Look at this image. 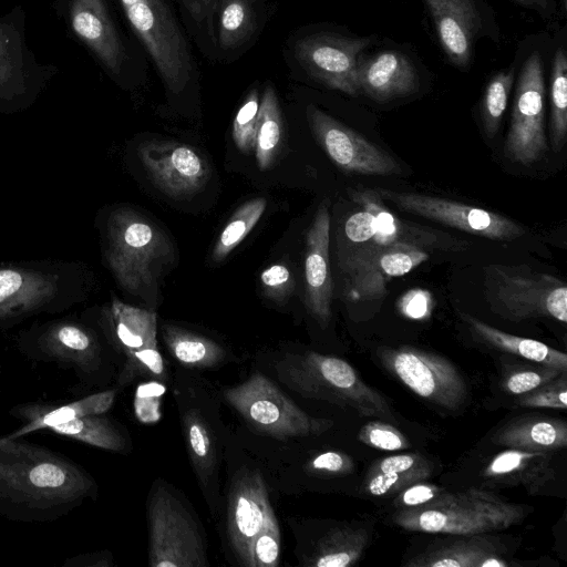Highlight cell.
Wrapping results in <instances>:
<instances>
[{
	"label": "cell",
	"instance_id": "1",
	"mask_svg": "<svg viewBox=\"0 0 567 567\" xmlns=\"http://www.w3.org/2000/svg\"><path fill=\"white\" fill-rule=\"evenodd\" d=\"M94 482L78 465L24 441L0 444V504L32 518L80 503Z\"/></svg>",
	"mask_w": 567,
	"mask_h": 567
},
{
	"label": "cell",
	"instance_id": "2",
	"mask_svg": "<svg viewBox=\"0 0 567 567\" xmlns=\"http://www.w3.org/2000/svg\"><path fill=\"white\" fill-rule=\"evenodd\" d=\"M525 506L508 503L497 495L471 488L444 492L427 506L401 508L393 520L403 529L431 534L481 535L506 529L520 522Z\"/></svg>",
	"mask_w": 567,
	"mask_h": 567
},
{
	"label": "cell",
	"instance_id": "3",
	"mask_svg": "<svg viewBox=\"0 0 567 567\" xmlns=\"http://www.w3.org/2000/svg\"><path fill=\"white\" fill-rule=\"evenodd\" d=\"M109 262L120 285L148 299L172 259L167 236L133 209L116 210L109 221Z\"/></svg>",
	"mask_w": 567,
	"mask_h": 567
},
{
	"label": "cell",
	"instance_id": "4",
	"mask_svg": "<svg viewBox=\"0 0 567 567\" xmlns=\"http://www.w3.org/2000/svg\"><path fill=\"white\" fill-rule=\"evenodd\" d=\"M282 381L300 395L350 408L363 416L394 420L385 399L344 360L308 351L279 363Z\"/></svg>",
	"mask_w": 567,
	"mask_h": 567
},
{
	"label": "cell",
	"instance_id": "5",
	"mask_svg": "<svg viewBox=\"0 0 567 567\" xmlns=\"http://www.w3.org/2000/svg\"><path fill=\"white\" fill-rule=\"evenodd\" d=\"M483 269L485 299L494 313L514 322L535 318L567 322V286L559 278L527 266Z\"/></svg>",
	"mask_w": 567,
	"mask_h": 567
},
{
	"label": "cell",
	"instance_id": "6",
	"mask_svg": "<svg viewBox=\"0 0 567 567\" xmlns=\"http://www.w3.org/2000/svg\"><path fill=\"white\" fill-rule=\"evenodd\" d=\"M225 400L258 432L277 439L319 435L333 422L303 412L260 373L223 391Z\"/></svg>",
	"mask_w": 567,
	"mask_h": 567
},
{
	"label": "cell",
	"instance_id": "7",
	"mask_svg": "<svg viewBox=\"0 0 567 567\" xmlns=\"http://www.w3.org/2000/svg\"><path fill=\"white\" fill-rule=\"evenodd\" d=\"M133 30L150 53L166 87L182 92L190 80L186 40L164 0H120Z\"/></svg>",
	"mask_w": 567,
	"mask_h": 567
},
{
	"label": "cell",
	"instance_id": "8",
	"mask_svg": "<svg viewBox=\"0 0 567 567\" xmlns=\"http://www.w3.org/2000/svg\"><path fill=\"white\" fill-rule=\"evenodd\" d=\"M383 367L420 398L445 410L461 409L467 400V385L452 362L435 353L412 347L379 351Z\"/></svg>",
	"mask_w": 567,
	"mask_h": 567
},
{
	"label": "cell",
	"instance_id": "9",
	"mask_svg": "<svg viewBox=\"0 0 567 567\" xmlns=\"http://www.w3.org/2000/svg\"><path fill=\"white\" fill-rule=\"evenodd\" d=\"M151 567L207 565L202 537L188 512L169 492L154 491L148 506Z\"/></svg>",
	"mask_w": 567,
	"mask_h": 567
},
{
	"label": "cell",
	"instance_id": "10",
	"mask_svg": "<svg viewBox=\"0 0 567 567\" xmlns=\"http://www.w3.org/2000/svg\"><path fill=\"white\" fill-rule=\"evenodd\" d=\"M544 114V68L542 58L534 52L525 61L516 86L504 144V154L509 161L528 166L543 157L547 148Z\"/></svg>",
	"mask_w": 567,
	"mask_h": 567
},
{
	"label": "cell",
	"instance_id": "11",
	"mask_svg": "<svg viewBox=\"0 0 567 567\" xmlns=\"http://www.w3.org/2000/svg\"><path fill=\"white\" fill-rule=\"evenodd\" d=\"M399 209L493 240H514L525 235L516 221L491 210L416 193L374 188Z\"/></svg>",
	"mask_w": 567,
	"mask_h": 567
},
{
	"label": "cell",
	"instance_id": "12",
	"mask_svg": "<svg viewBox=\"0 0 567 567\" xmlns=\"http://www.w3.org/2000/svg\"><path fill=\"white\" fill-rule=\"evenodd\" d=\"M311 132L329 158L342 171L361 175H394L399 163L385 151L315 105L307 107Z\"/></svg>",
	"mask_w": 567,
	"mask_h": 567
},
{
	"label": "cell",
	"instance_id": "13",
	"mask_svg": "<svg viewBox=\"0 0 567 567\" xmlns=\"http://www.w3.org/2000/svg\"><path fill=\"white\" fill-rule=\"evenodd\" d=\"M370 42L371 38L317 33L298 40L295 54L312 79L330 89L355 95L359 93L360 55Z\"/></svg>",
	"mask_w": 567,
	"mask_h": 567
},
{
	"label": "cell",
	"instance_id": "14",
	"mask_svg": "<svg viewBox=\"0 0 567 567\" xmlns=\"http://www.w3.org/2000/svg\"><path fill=\"white\" fill-rule=\"evenodd\" d=\"M272 528L279 525L261 475L257 472L240 474L229 493L227 535L241 565L251 567L254 542Z\"/></svg>",
	"mask_w": 567,
	"mask_h": 567
},
{
	"label": "cell",
	"instance_id": "15",
	"mask_svg": "<svg viewBox=\"0 0 567 567\" xmlns=\"http://www.w3.org/2000/svg\"><path fill=\"white\" fill-rule=\"evenodd\" d=\"M138 157L153 184L172 198L197 194L210 177L206 161L186 144L145 142L138 147Z\"/></svg>",
	"mask_w": 567,
	"mask_h": 567
},
{
	"label": "cell",
	"instance_id": "16",
	"mask_svg": "<svg viewBox=\"0 0 567 567\" xmlns=\"http://www.w3.org/2000/svg\"><path fill=\"white\" fill-rule=\"evenodd\" d=\"M427 258L429 254L415 245L395 243L339 260L341 270L350 278L351 296L371 300L384 296L389 280L410 272Z\"/></svg>",
	"mask_w": 567,
	"mask_h": 567
},
{
	"label": "cell",
	"instance_id": "17",
	"mask_svg": "<svg viewBox=\"0 0 567 567\" xmlns=\"http://www.w3.org/2000/svg\"><path fill=\"white\" fill-rule=\"evenodd\" d=\"M330 214L322 202L307 231L305 250V292L310 315L326 327L331 318L333 282L329 262Z\"/></svg>",
	"mask_w": 567,
	"mask_h": 567
},
{
	"label": "cell",
	"instance_id": "18",
	"mask_svg": "<svg viewBox=\"0 0 567 567\" xmlns=\"http://www.w3.org/2000/svg\"><path fill=\"white\" fill-rule=\"evenodd\" d=\"M61 277L42 270L0 269V323L51 306Z\"/></svg>",
	"mask_w": 567,
	"mask_h": 567
},
{
	"label": "cell",
	"instance_id": "19",
	"mask_svg": "<svg viewBox=\"0 0 567 567\" xmlns=\"http://www.w3.org/2000/svg\"><path fill=\"white\" fill-rule=\"evenodd\" d=\"M359 91L377 102L406 96L419 89L417 72L412 62L395 51L379 52L359 60Z\"/></svg>",
	"mask_w": 567,
	"mask_h": 567
},
{
	"label": "cell",
	"instance_id": "20",
	"mask_svg": "<svg viewBox=\"0 0 567 567\" xmlns=\"http://www.w3.org/2000/svg\"><path fill=\"white\" fill-rule=\"evenodd\" d=\"M449 60L464 68L473 53L478 16L472 0H424Z\"/></svg>",
	"mask_w": 567,
	"mask_h": 567
},
{
	"label": "cell",
	"instance_id": "21",
	"mask_svg": "<svg viewBox=\"0 0 567 567\" xmlns=\"http://www.w3.org/2000/svg\"><path fill=\"white\" fill-rule=\"evenodd\" d=\"M555 452L506 447L484 466L483 478L492 485L523 486L530 494L539 493L554 478Z\"/></svg>",
	"mask_w": 567,
	"mask_h": 567
},
{
	"label": "cell",
	"instance_id": "22",
	"mask_svg": "<svg viewBox=\"0 0 567 567\" xmlns=\"http://www.w3.org/2000/svg\"><path fill=\"white\" fill-rule=\"evenodd\" d=\"M70 18L76 35L110 71L118 73L124 51L103 0H72Z\"/></svg>",
	"mask_w": 567,
	"mask_h": 567
},
{
	"label": "cell",
	"instance_id": "23",
	"mask_svg": "<svg viewBox=\"0 0 567 567\" xmlns=\"http://www.w3.org/2000/svg\"><path fill=\"white\" fill-rule=\"evenodd\" d=\"M458 538L427 548L406 561L410 567H508L502 548L487 537L456 535Z\"/></svg>",
	"mask_w": 567,
	"mask_h": 567
},
{
	"label": "cell",
	"instance_id": "24",
	"mask_svg": "<svg viewBox=\"0 0 567 567\" xmlns=\"http://www.w3.org/2000/svg\"><path fill=\"white\" fill-rule=\"evenodd\" d=\"M45 357L69 363L83 372H92L100 364V347L94 336L78 324L56 323L48 328L38 340Z\"/></svg>",
	"mask_w": 567,
	"mask_h": 567
},
{
	"label": "cell",
	"instance_id": "25",
	"mask_svg": "<svg viewBox=\"0 0 567 567\" xmlns=\"http://www.w3.org/2000/svg\"><path fill=\"white\" fill-rule=\"evenodd\" d=\"M107 321L113 343L125 355V361L143 350L157 348L154 311L114 299Z\"/></svg>",
	"mask_w": 567,
	"mask_h": 567
},
{
	"label": "cell",
	"instance_id": "26",
	"mask_svg": "<svg viewBox=\"0 0 567 567\" xmlns=\"http://www.w3.org/2000/svg\"><path fill=\"white\" fill-rule=\"evenodd\" d=\"M492 441L509 449L558 451L567 445V425L545 416L518 419L496 431Z\"/></svg>",
	"mask_w": 567,
	"mask_h": 567
},
{
	"label": "cell",
	"instance_id": "27",
	"mask_svg": "<svg viewBox=\"0 0 567 567\" xmlns=\"http://www.w3.org/2000/svg\"><path fill=\"white\" fill-rule=\"evenodd\" d=\"M116 395L115 390L99 392L74 402L60 406H45L39 404L18 408V413L28 420L25 426L18 432L0 439V444L28 434L31 431L50 429L78 416L104 414L111 409Z\"/></svg>",
	"mask_w": 567,
	"mask_h": 567
},
{
	"label": "cell",
	"instance_id": "28",
	"mask_svg": "<svg viewBox=\"0 0 567 567\" xmlns=\"http://www.w3.org/2000/svg\"><path fill=\"white\" fill-rule=\"evenodd\" d=\"M431 472L427 460L420 454L390 455L369 470L364 491L372 496L394 495L413 483L425 481Z\"/></svg>",
	"mask_w": 567,
	"mask_h": 567
},
{
	"label": "cell",
	"instance_id": "29",
	"mask_svg": "<svg viewBox=\"0 0 567 567\" xmlns=\"http://www.w3.org/2000/svg\"><path fill=\"white\" fill-rule=\"evenodd\" d=\"M463 320L484 343L498 350L518 355L534 363L567 371V355L540 341L509 334L470 315L462 313Z\"/></svg>",
	"mask_w": 567,
	"mask_h": 567
},
{
	"label": "cell",
	"instance_id": "30",
	"mask_svg": "<svg viewBox=\"0 0 567 567\" xmlns=\"http://www.w3.org/2000/svg\"><path fill=\"white\" fill-rule=\"evenodd\" d=\"M368 544L364 529L352 526L336 528L319 542L316 551L308 561L316 567H349L362 556Z\"/></svg>",
	"mask_w": 567,
	"mask_h": 567
},
{
	"label": "cell",
	"instance_id": "31",
	"mask_svg": "<svg viewBox=\"0 0 567 567\" xmlns=\"http://www.w3.org/2000/svg\"><path fill=\"white\" fill-rule=\"evenodd\" d=\"M163 338L171 354L186 367L210 368L225 357L224 349L212 339L176 326H164Z\"/></svg>",
	"mask_w": 567,
	"mask_h": 567
},
{
	"label": "cell",
	"instance_id": "32",
	"mask_svg": "<svg viewBox=\"0 0 567 567\" xmlns=\"http://www.w3.org/2000/svg\"><path fill=\"white\" fill-rule=\"evenodd\" d=\"M282 136V118L278 97L271 85L262 92L255 143L256 162L260 171L268 169L279 153Z\"/></svg>",
	"mask_w": 567,
	"mask_h": 567
},
{
	"label": "cell",
	"instance_id": "33",
	"mask_svg": "<svg viewBox=\"0 0 567 567\" xmlns=\"http://www.w3.org/2000/svg\"><path fill=\"white\" fill-rule=\"evenodd\" d=\"M49 430L56 434L114 452L124 451L127 444L124 435L114 423L107 417L102 416V414L78 416Z\"/></svg>",
	"mask_w": 567,
	"mask_h": 567
},
{
	"label": "cell",
	"instance_id": "34",
	"mask_svg": "<svg viewBox=\"0 0 567 567\" xmlns=\"http://www.w3.org/2000/svg\"><path fill=\"white\" fill-rule=\"evenodd\" d=\"M349 194L354 203L375 219L377 234L360 248L361 251L406 243L403 240V224L386 208L375 189H352Z\"/></svg>",
	"mask_w": 567,
	"mask_h": 567
},
{
	"label": "cell",
	"instance_id": "35",
	"mask_svg": "<svg viewBox=\"0 0 567 567\" xmlns=\"http://www.w3.org/2000/svg\"><path fill=\"white\" fill-rule=\"evenodd\" d=\"M266 206V199L258 197L238 207L228 219L214 245L212 251L214 262L224 260L246 238L261 218Z\"/></svg>",
	"mask_w": 567,
	"mask_h": 567
},
{
	"label": "cell",
	"instance_id": "36",
	"mask_svg": "<svg viewBox=\"0 0 567 567\" xmlns=\"http://www.w3.org/2000/svg\"><path fill=\"white\" fill-rule=\"evenodd\" d=\"M255 11L250 0H221L218 19V41L224 50L246 42L255 28Z\"/></svg>",
	"mask_w": 567,
	"mask_h": 567
},
{
	"label": "cell",
	"instance_id": "37",
	"mask_svg": "<svg viewBox=\"0 0 567 567\" xmlns=\"http://www.w3.org/2000/svg\"><path fill=\"white\" fill-rule=\"evenodd\" d=\"M567 56L561 48L555 52L550 78V141L559 152L567 134Z\"/></svg>",
	"mask_w": 567,
	"mask_h": 567
},
{
	"label": "cell",
	"instance_id": "38",
	"mask_svg": "<svg viewBox=\"0 0 567 567\" xmlns=\"http://www.w3.org/2000/svg\"><path fill=\"white\" fill-rule=\"evenodd\" d=\"M184 430L192 463L202 484L206 485L216 463L209 429L197 411H188L184 415Z\"/></svg>",
	"mask_w": 567,
	"mask_h": 567
},
{
	"label": "cell",
	"instance_id": "39",
	"mask_svg": "<svg viewBox=\"0 0 567 567\" xmlns=\"http://www.w3.org/2000/svg\"><path fill=\"white\" fill-rule=\"evenodd\" d=\"M514 82V72L501 71L486 85L482 101V120L486 135L493 137L499 127Z\"/></svg>",
	"mask_w": 567,
	"mask_h": 567
},
{
	"label": "cell",
	"instance_id": "40",
	"mask_svg": "<svg viewBox=\"0 0 567 567\" xmlns=\"http://www.w3.org/2000/svg\"><path fill=\"white\" fill-rule=\"evenodd\" d=\"M259 102L258 91L250 90L233 122V140L243 153L255 148Z\"/></svg>",
	"mask_w": 567,
	"mask_h": 567
},
{
	"label": "cell",
	"instance_id": "41",
	"mask_svg": "<svg viewBox=\"0 0 567 567\" xmlns=\"http://www.w3.org/2000/svg\"><path fill=\"white\" fill-rule=\"evenodd\" d=\"M565 372L566 371L538 363L537 367L511 371L503 379L502 385L506 392L522 395L553 381Z\"/></svg>",
	"mask_w": 567,
	"mask_h": 567
},
{
	"label": "cell",
	"instance_id": "42",
	"mask_svg": "<svg viewBox=\"0 0 567 567\" xmlns=\"http://www.w3.org/2000/svg\"><path fill=\"white\" fill-rule=\"evenodd\" d=\"M359 440L382 451H401L410 446L402 432L382 421H371L363 425L359 432Z\"/></svg>",
	"mask_w": 567,
	"mask_h": 567
},
{
	"label": "cell",
	"instance_id": "43",
	"mask_svg": "<svg viewBox=\"0 0 567 567\" xmlns=\"http://www.w3.org/2000/svg\"><path fill=\"white\" fill-rule=\"evenodd\" d=\"M518 404L525 408L561 409L567 406L566 372L553 381L522 394Z\"/></svg>",
	"mask_w": 567,
	"mask_h": 567
},
{
	"label": "cell",
	"instance_id": "44",
	"mask_svg": "<svg viewBox=\"0 0 567 567\" xmlns=\"http://www.w3.org/2000/svg\"><path fill=\"white\" fill-rule=\"evenodd\" d=\"M165 386L156 381L141 383L134 394V413L144 424H154L162 416L161 404Z\"/></svg>",
	"mask_w": 567,
	"mask_h": 567
},
{
	"label": "cell",
	"instance_id": "45",
	"mask_svg": "<svg viewBox=\"0 0 567 567\" xmlns=\"http://www.w3.org/2000/svg\"><path fill=\"white\" fill-rule=\"evenodd\" d=\"M264 293L277 301L286 300L295 288V280L288 267L281 264L272 265L260 274Z\"/></svg>",
	"mask_w": 567,
	"mask_h": 567
},
{
	"label": "cell",
	"instance_id": "46",
	"mask_svg": "<svg viewBox=\"0 0 567 567\" xmlns=\"http://www.w3.org/2000/svg\"><path fill=\"white\" fill-rule=\"evenodd\" d=\"M280 555V530L272 528L264 532L254 542L251 567H276Z\"/></svg>",
	"mask_w": 567,
	"mask_h": 567
},
{
	"label": "cell",
	"instance_id": "47",
	"mask_svg": "<svg viewBox=\"0 0 567 567\" xmlns=\"http://www.w3.org/2000/svg\"><path fill=\"white\" fill-rule=\"evenodd\" d=\"M444 492L437 485L421 481L400 491L394 504L401 508L427 506L439 499Z\"/></svg>",
	"mask_w": 567,
	"mask_h": 567
},
{
	"label": "cell",
	"instance_id": "48",
	"mask_svg": "<svg viewBox=\"0 0 567 567\" xmlns=\"http://www.w3.org/2000/svg\"><path fill=\"white\" fill-rule=\"evenodd\" d=\"M352 458L341 452L327 451L308 463V470L315 473L329 475H344L353 471Z\"/></svg>",
	"mask_w": 567,
	"mask_h": 567
},
{
	"label": "cell",
	"instance_id": "49",
	"mask_svg": "<svg viewBox=\"0 0 567 567\" xmlns=\"http://www.w3.org/2000/svg\"><path fill=\"white\" fill-rule=\"evenodd\" d=\"M398 308L405 317L420 320L431 315L433 299L426 290L411 289L400 298Z\"/></svg>",
	"mask_w": 567,
	"mask_h": 567
},
{
	"label": "cell",
	"instance_id": "50",
	"mask_svg": "<svg viewBox=\"0 0 567 567\" xmlns=\"http://www.w3.org/2000/svg\"><path fill=\"white\" fill-rule=\"evenodd\" d=\"M197 24L206 22L210 37H214L213 22L218 8V0H181Z\"/></svg>",
	"mask_w": 567,
	"mask_h": 567
},
{
	"label": "cell",
	"instance_id": "51",
	"mask_svg": "<svg viewBox=\"0 0 567 567\" xmlns=\"http://www.w3.org/2000/svg\"><path fill=\"white\" fill-rule=\"evenodd\" d=\"M105 553L83 555L73 557L64 563V566H109V558L104 557Z\"/></svg>",
	"mask_w": 567,
	"mask_h": 567
},
{
	"label": "cell",
	"instance_id": "52",
	"mask_svg": "<svg viewBox=\"0 0 567 567\" xmlns=\"http://www.w3.org/2000/svg\"><path fill=\"white\" fill-rule=\"evenodd\" d=\"M525 7L537 10L543 16H550L554 9L551 0H516Z\"/></svg>",
	"mask_w": 567,
	"mask_h": 567
},
{
	"label": "cell",
	"instance_id": "53",
	"mask_svg": "<svg viewBox=\"0 0 567 567\" xmlns=\"http://www.w3.org/2000/svg\"><path fill=\"white\" fill-rule=\"evenodd\" d=\"M7 37L0 31V78L2 79L7 71H11L12 64L7 53L8 44H4Z\"/></svg>",
	"mask_w": 567,
	"mask_h": 567
},
{
	"label": "cell",
	"instance_id": "54",
	"mask_svg": "<svg viewBox=\"0 0 567 567\" xmlns=\"http://www.w3.org/2000/svg\"><path fill=\"white\" fill-rule=\"evenodd\" d=\"M561 4V10L565 12L567 8V0H559Z\"/></svg>",
	"mask_w": 567,
	"mask_h": 567
}]
</instances>
